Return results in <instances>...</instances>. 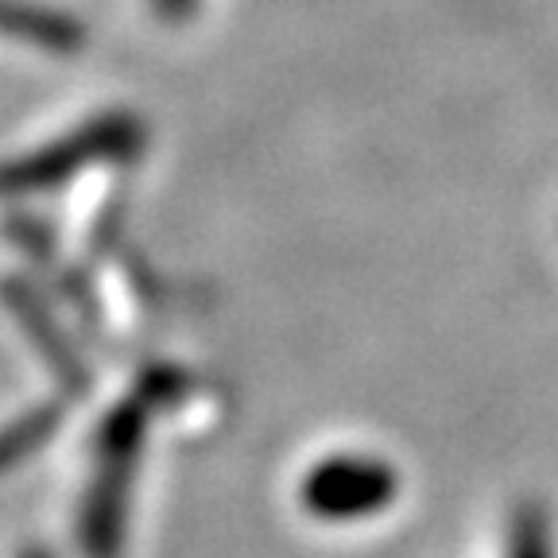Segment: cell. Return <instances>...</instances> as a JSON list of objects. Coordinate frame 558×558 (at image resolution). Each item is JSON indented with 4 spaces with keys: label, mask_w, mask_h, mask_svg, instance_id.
Returning <instances> with one entry per match:
<instances>
[{
    "label": "cell",
    "mask_w": 558,
    "mask_h": 558,
    "mask_svg": "<svg viewBox=\"0 0 558 558\" xmlns=\"http://www.w3.org/2000/svg\"><path fill=\"white\" fill-rule=\"evenodd\" d=\"M318 500L330 512L341 515H368L380 512L396 493L392 470H384V462H368V458H345L333 462L330 470L318 477Z\"/></svg>",
    "instance_id": "obj_1"
}]
</instances>
